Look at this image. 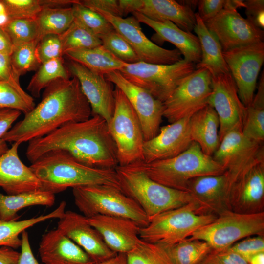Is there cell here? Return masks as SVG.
I'll return each mask as SVG.
<instances>
[{
	"instance_id": "cell-22",
	"label": "cell",
	"mask_w": 264,
	"mask_h": 264,
	"mask_svg": "<svg viewBox=\"0 0 264 264\" xmlns=\"http://www.w3.org/2000/svg\"><path fill=\"white\" fill-rule=\"evenodd\" d=\"M88 220L98 231L107 245L117 253H128L140 239L139 232L141 227L130 219L96 215Z\"/></svg>"
},
{
	"instance_id": "cell-4",
	"label": "cell",
	"mask_w": 264,
	"mask_h": 264,
	"mask_svg": "<svg viewBox=\"0 0 264 264\" xmlns=\"http://www.w3.org/2000/svg\"><path fill=\"white\" fill-rule=\"evenodd\" d=\"M121 190L143 210L149 220L158 215L193 202L191 194L151 179L136 164L115 168Z\"/></svg>"
},
{
	"instance_id": "cell-48",
	"label": "cell",
	"mask_w": 264,
	"mask_h": 264,
	"mask_svg": "<svg viewBox=\"0 0 264 264\" xmlns=\"http://www.w3.org/2000/svg\"><path fill=\"white\" fill-rule=\"evenodd\" d=\"M247 18L254 25L263 29L264 27V0H244Z\"/></svg>"
},
{
	"instance_id": "cell-28",
	"label": "cell",
	"mask_w": 264,
	"mask_h": 264,
	"mask_svg": "<svg viewBox=\"0 0 264 264\" xmlns=\"http://www.w3.org/2000/svg\"><path fill=\"white\" fill-rule=\"evenodd\" d=\"M195 17L194 30L199 41L201 52L200 61L196 64V69H206L212 78L229 73L218 39L207 28L197 12L195 13Z\"/></svg>"
},
{
	"instance_id": "cell-46",
	"label": "cell",
	"mask_w": 264,
	"mask_h": 264,
	"mask_svg": "<svg viewBox=\"0 0 264 264\" xmlns=\"http://www.w3.org/2000/svg\"><path fill=\"white\" fill-rule=\"evenodd\" d=\"M228 249L240 255L248 263L256 254L264 252V236H253L243 239Z\"/></svg>"
},
{
	"instance_id": "cell-8",
	"label": "cell",
	"mask_w": 264,
	"mask_h": 264,
	"mask_svg": "<svg viewBox=\"0 0 264 264\" xmlns=\"http://www.w3.org/2000/svg\"><path fill=\"white\" fill-rule=\"evenodd\" d=\"M253 236H264V212L242 214L227 209L188 238L204 241L213 250L221 251Z\"/></svg>"
},
{
	"instance_id": "cell-23",
	"label": "cell",
	"mask_w": 264,
	"mask_h": 264,
	"mask_svg": "<svg viewBox=\"0 0 264 264\" xmlns=\"http://www.w3.org/2000/svg\"><path fill=\"white\" fill-rule=\"evenodd\" d=\"M20 145L13 143L0 156V187L7 195L41 190L39 179L30 167L25 165L19 157Z\"/></svg>"
},
{
	"instance_id": "cell-59",
	"label": "cell",
	"mask_w": 264,
	"mask_h": 264,
	"mask_svg": "<svg viewBox=\"0 0 264 264\" xmlns=\"http://www.w3.org/2000/svg\"><path fill=\"white\" fill-rule=\"evenodd\" d=\"M242 7H245L244 0H225L223 9L237 10Z\"/></svg>"
},
{
	"instance_id": "cell-17",
	"label": "cell",
	"mask_w": 264,
	"mask_h": 264,
	"mask_svg": "<svg viewBox=\"0 0 264 264\" xmlns=\"http://www.w3.org/2000/svg\"><path fill=\"white\" fill-rule=\"evenodd\" d=\"M105 77L121 90L128 99L139 118L145 141L156 136L163 117V103L129 81L119 71L111 72Z\"/></svg>"
},
{
	"instance_id": "cell-7",
	"label": "cell",
	"mask_w": 264,
	"mask_h": 264,
	"mask_svg": "<svg viewBox=\"0 0 264 264\" xmlns=\"http://www.w3.org/2000/svg\"><path fill=\"white\" fill-rule=\"evenodd\" d=\"M194 202L163 212L140 227L139 236L146 242L163 246L175 244L189 238L196 230L211 222L217 216L199 214Z\"/></svg>"
},
{
	"instance_id": "cell-20",
	"label": "cell",
	"mask_w": 264,
	"mask_h": 264,
	"mask_svg": "<svg viewBox=\"0 0 264 264\" xmlns=\"http://www.w3.org/2000/svg\"><path fill=\"white\" fill-rule=\"evenodd\" d=\"M57 226V229L81 247L96 264L117 254L107 245L98 231L83 215L71 211H65L59 219Z\"/></svg>"
},
{
	"instance_id": "cell-49",
	"label": "cell",
	"mask_w": 264,
	"mask_h": 264,
	"mask_svg": "<svg viewBox=\"0 0 264 264\" xmlns=\"http://www.w3.org/2000/svg\"><path fill=\"white\" fill-rule=\"evenodd\" d=\"M224 0H200L197 7L199 16L204 22L215 17L224 8Z\"/></svg>"
},
{
	"instance_id": "cell-26",
	"label": "cell",
	"mask_w": 264,
	"mask_h": 264,
	"mask_svg": "<svg viewBox=\"0 0 264 264\" xmlns=\"http://www.w3.org/2000/svg\"><path fill=\"white\" fill-rule=\"evenodd\" d=\"M132 14L140 23L146 24L155 31L151 38L153 42L160 44L165 42H169L176 46L185 60L195 64L200 61V45L197 36L181 29L171 22H157L137 12Z\"/></svg>"
},
{
	"instance_id": "cell-37",
	"label": "cell",
	"mask_w": 264,
	"mask_h": 264,
	"mask_svg": "<svg viewBox=\"0 0 264 264\" xmlns=\"http://www.w3.org/2000/svg\"><path fill=\"white\" fill-rule=\"evenodd\" d=\"M10 20L15 19H35L44 8L68 7L75 0H2Z\"/></svg>"
},
{
	"instance_id": "cell-19",
	"label": "cell",
	"mask_w": 264,
	"mask_h": 264,
	"mask_svg": "<svg viewBox=\"0 0 264 264\" xmlns=\"http://www.w3.org/2000/svg\"><path fill=\"white\" fill-rule=\"evenodd\" d=\"M65 65L71 76L78 80L82 91L90 105L91 116H100L108 124L115 108L113 84L104 75L96 73L74 61L68 59Z\"/></svg>"
},
{
	"instance_id": "cell-18",
	"label": "cell",
	"mask_w": 264,
	"mask_h": 264,
	"mask_svg": "<svg viewBox=\"0 0 264 264\" xmlns=\"http://www.w3.org/2000/svg\"><path fill=\"white\" fill-rule=\"evenodd\" d=\"M228 209L242 214L264 212V155L259 158L231 186Z\"/></svg>"
},
{
	"instance_id": "cell-9",
	"label": "cell",
	"mask_w": 264,
	"mask_h": 264,
	"mask_svg": "<svg viewBox=\"0 0 264 264\" xmlns=\"http://www.w3.org/2000/svg\"><path fill=\"white\" fill-rule=\"evenodd\" d=\"M115 108L109 132L116 147L119 166L143 162L145 141L139 118L124 93L114 88Z\"/></svg>"
},
{
	"instance_id": "cell-11",
	"label": "cell",
	"mask_w": 264,
	"mask_h": 264,
	"mask_svg": "<svg viewBox=\"0 0 264 264\" xmlns=\"http://www.w3.org/2000/svg\"><path fill=\"white\" fill-rule=\"evenodd\" d=\"M212 90V76L209 71L196 69L163 103V116L170 123L191 117L208 105Z\"/></svg>"
},
{
	"instance_id": "cell-53",
	"label": "cell",
	"mask_w": 264,
	"mask_h": 264,
	"mask_svg": "<svg viewBox=\"0 0 264 264\" xmlns=\"http://www.w3.org/2000/svg\"><path fill=\"white\" fill-rule=\"evenodd\" d=\"M19 78L13 71L10 55L0 53V81L15 80L19 81Z\"/></svg>"
},
{
	"instance_id": "cell-32",
	"label": "cell",
	"mask_w": 264,
	"mask_h": 264,
	"mask_svg": "<svg viewBox=\"0 0 264 264\" xmlns=\"http://www.w3.org/2000/svg\"><path fill=\"white\" fill-rule=\"evenodd\" d=\"M66 203L63 201L50 213L22 220H0V247L17 249L21 246L19 235L34 225L51 219H60L65 212Z\"/></svg>"
},
{
	"instance_id": "cell-56",
	"label": "cell",
	"mask_w": 264,
	"mask_h": 264,
	"mask_svg": "<svg viewBox=\"0 0 264 264\" xmlns=\"http://www.w3.org/2000/svg\"><path fill=\"white\" fill-rule=\"evenodd\" d=\"M13 44L6 32L0 28V53L10 55L13 49Z\"/></svg>"
},
{
	"instance_id": "cell-40",
	"label": "cell",
	"mask_w": 264,
	"mask_h": 264,
	"mask_svg": "<svg viewBox=\"0 0 264 264\" xmlns=\"http://www.w3.org/2000/svg\"><path fill=\"white\" fill-rule=\"evenodd\" d=\"M126 254L128 264H174L163 246L141 239Z\"/></svg>"
},
{
	"instance_id": "cell-1",
	"label": "cell",
	"mask_w": 264,
	"mask_h": 264,
	"mask_svg": "<svg viewBox=\"0 0 264 264\" xmlns=\"http://www.w3.org/2000/svg\"><path fill=\"white\" fill-rule=\"evenodd\" d=\"M55 151L66 152L92 167L115 169L119 165L116 147L108 123L98 115L66 124L44 137L29 141L25 155L32 163Z\"/></svg>"
},
{
	"instance_id": "cell-2",
	"label": "cell",
	"mask_w": 264,
	"mask_h": 264,
	"mask_svg": "<svg viewBox=\"0 0 264 264\" xmlns=\"http://www.w3.org/2000/svg\"><path fill=\"white\" fill-rule=\"evenodd\" d=\"M90 105L75 77L58 79L44 88L41 102L6 132L3 139L20 144L44 137L62 126L88 119Z\"/></svg>"
},
{
	"instance_id": "cell-51",
	"label": "cell",
	"mask_w": 264,
	"mask_h": 264,
	"mask_svg": "<svg viewBox=\"0 0 264 264\" xmlns=\"http://www.w3.org/2000/svg\"><path fill=\"white\" fill-rule=\"evenodd\" d=\"M211 253L218 264H249L240 255L228 248L221 251L212 250Z\"/></svg>"
},
{
	"instance_id": "cell-57",
	"label": "cell",
	"mask_w": 264,
	"mask_h": 264,
	"mask_svg": "<svg viewBox=\"0 0 264 264\" xmlns=\"http://www.w3.org/2000/svg\"><path fill=\"white\" fill-rule=\"evenodd\" d=\"M10 21L7 8L2 1L0 0V28L3 29Z\"/></svg>"
},
{
	"instance_id": "cell-13",
	"label": "cell",
	"mask_w": 264,
	"mask_h": 264,
	"mask_svg": "<svg viewBox=\"0 0 264 264\" xmlns=\"http://www.w3.org/2000/svg\"><path fill=\"white\" fill-rule=\"evenodd\" d=\"M92 10L101 15L111 24L131 46L140 62L171 65L182 59L177 49H165L149 40L143 32L140 22L134 16L124 18L100 10Z\"/></svg>"
},
{
	"instance_id": "cell-50",
	"label": "cell",
	"mask_w": 264,
	"mask_h": 264,
	"mask_svg": "<svg viewBox=\"0 0 264 264\" xmlns=\"http://www.w3.org/2000/svg\"><path fill=\"white\" fill-rule=\"evenodd\" d=\"M80 3L91 9H98L112 15L122 17L118 0H82Z\"/></svg>"
},
{
	"instance_id": "cell-14",
	"label": "cell",
	"mask_w": 264,
	"mask_h": 264,
	"mask_svg": "<svg viewBox=\"0 0 264 264\" xmlns=\"http://www.w3.org/2000/svg\"><path fill=\"white\" fill-rule=\"evenodd\" d=\"M263 153V143L247 138L242 130L235 129L224 135L212 157L225 169L231 186Z\"/></svg>"
},
{
	"instance_id": "cell-10",
	"label": "cell",
	"mask_w": 264,
	"mask_h": 264,
	"mask_svg": "<svg viewBox=\"0 0 264 264\" xmlns=\"http://www.w3.org/2000/svg\"><path fill=\"white\" fill-rule=\"evenodd\" d=\"M195 69L196 64L182 59L171 65L126 64L119 71L129 81L163 103Z\"/></svg>"
},
{
	"instance_id": "cell-35",
	"label": "cell",
	"mask_w": 264,
	"mask_h": 264,
	"mask_svg": "<svg viewBox=\"0 0 264 264\" xmlns=\"http://www.w3.org/2000/svg\"><path fill=\"white\" fill-rule=\"evenodd\" d=\"M63 58L42 63L36 70L27 87V90L34 97L39 98L41 91L53 82L60 79L70 78Z\"/></svg>"
},
{
	"instance_id": "cell-36",
	"label": "cell",
	"mask_w": 264,
	"mask_h": 264,
	"mask_svg": "<svg viewBox=\"0 0 264 264\" xmlns=\"http://www.w3.org/2000/svg\"><path fill=\"white\" fill-rule=\"evenodd\" d=\"M163 247L174 264H198L212 250L205 242L189 238Z\"/></svg>"
},
{
	"instance_id": "cell-38",
	"label": "cell",
	"mask_w": 264,
	"mask_h": 264,
	"mask_svg": "<svg viewBox=\"0 0 264 264\" xmlns=\"http://www.w3.org/2000/svg\"><path fill=\"white\" fill-rule=\"evenodd\" d=\"M35 106L33 97L22 89L19 81H0V109L16 110L25 115Z\"/></svg>"
},
{
	"instance_id": "cell-45",
	"label": "cell",
	"mask_w": 264,
	"mask_h": 264,
	"mask_svg": "<svg viewBox=\"0 0 264 264\" xmlns=\"http://www.w3.org/2000/svg\"><path fill=\"white\" fill-rule=\"evenodd\" d=\"M36 54L40 63L63 58V47L60 35H46L38 42Z\"/></svg>"
},
{
	"instance_id": "cell-29",
	"label": "cell",
	"mask_w": 264,
	"mask_h": 264,
	"mask_svg": "<svg viewBox=\"0 0 264 264\" xmlns=\"http://www.w3.org/2000/svg\"><path fill=\"white\" fill-rule=\"evenodd\" d=\"M189 125L192 141L205 154L212 156L220 143L219 120L214 108L208 105L195 113L190 117Z\"/></svg>"
},
{
	"instance_id": "cell-24",
	"label": "cell",
	"mask_w": 264,
	"mask_h": 264,
	"mask_svg": "<svg viewBox=\"0 0 264 264\" xmlns=\"http://www.w3.org/2000/svg\"><path fill=\"white\" fill-rule=\"evenodd\" d=\"M226 188L227 177L224 173L193 178L188 183L187 192L198 206V214L218 216L228 209Z\"/></svg>"
},
{
	"instance_id": "cell-5",
	"label": "cell",
	"mask_w": 264,
	"mask_h": 264,
	"mask_svg": "<svg viewBox=\"0 0 264 264\" xmlns=\"http://www.w3.org/2000/svg\"><path fill=\"white\" fill-rule=\"evenodd\" d=\"M152 180L176 190L187 192L189 181L194 178L223 174L225 169L212 156L205 154L193 141L179 154L171 158L134 163Z\"/></svg>"
},
{
	"instance_id": "cell-61",
	"label": "cell",
	"mask_w": 264,
	"mask_h": 264,
	"mask_svg": "<svg viewBox=\"0 0 264 264\" xmlns=\"http://www.w3.org/2000/svg\"><path fill=\"white\" fill-rule=\"evenodd\" d=\"M211 252L198 264H218L213 258Z\"/></svg>"
},
{
	"instance_id": "cell-6",
	"label": "cell",
	"mask_w": 264,
	"mask_h": 264,
	"mask_svg": "<svg viewBox=\"0 0 264 264\" xmlns=\"http://www.w3.org/2000/svg\"><path fill=\"white\" fill-rule=\"evenodd\" d=\"M74 202L84 216H113L130 219L141 227L149 222L141 207L121 189L105 185H94L72 189Z\"/></svg>"
},
{
	"instance_id": "cell-21",
	"label": "cell",
	"mask_w": 264,
	"mask_h": 264,
	"mask_svg": "<svg viewBox=\"0 0 264 264\" xmlns=\"http://www.w3.org/2000/svg\"><path fill=\"white\" fill-rule=\"evenodd\" d=\"M190 119L184 118L162 127L156 136L145 141L143 162L149 163L171 158L185 151L193 142Z\"/></svg>"
},
{
	"instance_id": "cell-43",
	"label": "cell",
	"mask_w": 264,
	"mask_h": 264,
	"mask_svg": "<svg viewBox=\"0 0 264 264\" xmlns=\"http://www.w3.org/2000/svg\"><path fill=\"white\" fill-rule=\"evenodd\" d=\"M3 29L13 46L37 42L38 28L35 19H12Z\"/></svg>"
},
{
	"instance_id": "cell-25",
	"label": "cell",
	"mask_w": 264,
	"mask_h": 264,
	"mask_svg": "<svg viewBox=\"0 0 264 264\" xmlns=\"http://www.w3.org/2000/svg\"><path fill=\"white\" fill-rule=\"evenodd\" d=\"M39 252L45 264H96L87 252L57 228L43 235Z\"/></svg>"
},
{
	"instance_id": "cell-27",
	"label": "cell",
	"mask_w": 264,
	"mask_h": 264,
	"mask_svg": "<svg viewBox=\"0 0 264 264\" xmlns=\"http://www.w3.org/2000/svg\"><path fill=\"white\" fill-rule=\"evenodd\" d=\"M142 0V6L137 12L154 21L171 22L187 32L194 30L195 13L190 7L174 0Z\"/></svg>"
},
{
	"instance_id": "cell-15",
	"label": "cell",
	"mask_w": 264,
	"mask_h": 264,
	"mask_svg": "<svg viewBox=\"0 0 264 264\" xmlns=\"http://www.w3.org/2000/svg\"><path fill=\"white\" fill-rule=\"evenodd\" d=\"M212 88L208 105L214 108L218 115L220 141L230 131L242 130L246 107L240 99L230 72L212 77Z\"/></svg>"
},
{
	"instance_id": "cell-3",
	"label": "cell",
	"mask_w": 264,
	"mask_h": 264,
	"mask_svg": "<svg viewBox=\"0 0 264 264\" xmlns=\"http://www.w3.org/2000/svg\"><path fill=\"white\" fill-rule=\"evenodd\" d=\"M29 167L40 181L41 190L54 194L68 188L94 185L121 189L115 169L90 167L62 151L47 153Z\"/></svg>"
},
{
	"instance_id": "cell-47",
	"label": "cell",
	"mask_w": 264,
	"mask_h": 264,
	"mask_svg": "<svg viewBox=\"0 0 264 264\" xmlns=\"http://www.w3.org/2000/svg\"><path fill=\"white\" fill-rule=\"evenodd\" d=\"M21 113V112L16 110L0 109V156L9 149L7 142L3 139V136Z\"/></svg>"
},
{
	"instance_id": "cell-30",
	"label": "cell",
	"mask_w": 264,
	"mask_h": 264,
	"mask_svg": "<svg viewBox=\"0 0 264 264\" xmlns=\"http://www.w3.org/2000/svg\"><path fill=\"white\" fill-rule=\"evenodd\" d=\"M55 194L42 190L27 192L15 195H4L0 192V220H17V212L34 205L53 206Z\"/></svg>"
},
{
	"instance_id": "cell-44",
	"label": "cell",
	"mask_w": 264,
	"mask_h": 264,
	"mask_svg": "<svg viewBox=\"0 0 264 264\" xmlns=\"http://www.w3.org/2000/svg\"><path fill=\"white\" fill-rule=\"evenodd\" d=\"M100 39L102 45L122 61L127 64L140 62L131 46L114 29Z\"/></svg>"
},
{
	"instance_id": "cell-34",
	"label": "cell",
	"mask_w": 264,
	"mask_h": 264,
	"mask_svg": "<svg viewBox=\"0 0 264 264\" xmlns=\"http://www.w3.org/2000/svg\"><path fill=\"white\" fill-rule=\"evenodd\" d=\"M35 20L38 28V42L46 35H61L70 27L74 18L70 6L44 8L37 16Z\"/></svg>"
},
{
	"instance_id": "cell-55",
	"label": "cell",
	"mask_w": 264,
	"mask_h": 264,
	"mask_svg": "<svg viewBox=\"0 0 264 264\" xmlns=\"http://www.w3.org/2000/svg\"><path fill=\"white\" fill-rule=\"evenodd\" d=\"M122 17L130 13L138 12L142 5V0H118Z\"/></svg>"
},
{
	"instance_id": "cell-52",
	"label": "cell",
	"mask_w": 264,
	"mask_h": 264,
	"mask_svg": "<svg viewBox=\"0 0 264 264\" xmlns=\"http://www.w3.org/2000/svg\"><path fill=\"white\" fill-rule=\"evenodd\" d=\"M21 252L18 264H39L31 248L28 234L25 230L22 233Z\"/></svg>"
},
{
	"instance_id": "cell-41",
	"label": "cell",
	"mask_w": 264,
	"mask_h": 264,
	"mask_svg": "<svg viewBox=\"0 0 264 264\" xmlns=\"http://www.w3.org/2000/svg\"><path fill=\"white\" fill-rule=\"evenodd\" d=\"M37 43L34 41L14 46L11 62L13 71L19 78L28 72L36 71L41 65L36 54Z\"/></svg>"
},
{
	"instance_id": "cell-42",
	"label": "cell",
	"mask_w": 264,
	"mask_h": 264,
	"mask_svg": "<svg viewBox=\"0 0 264 264\" xmlns=\"http://www.w3.org/2000/svg\"><path fill=\"white\" fill-rule=\"evenodd\" d=\"M74 20L100 38L114 28L101 15L80 3V0L71 6Z\"/></svg>"
},
{
	"instance_id": "cell-60",
	"label": "cell",
	"mask_w": 264,
	"mask_h": 264,
	"mask_svg": "<svg viewBox=\"0 0 264 264\" xmlns=\"http://www.w3.org/2000/svg\"><path fill=\"white\" fill-rule=\"evenodd\" d=\"M249 264H264V252L253 256L249 262Z\"/></svg>"
},
{
	"instance_id": "cell-12",
	"label": "cell",
	"mask_w": 264,
	"mask_h": 264,
	"mask_svg": "<svg viewBox=\"0 0 264 264\" xmlns=\"http://www.w3.org/2000/svg\"><path fill=\"white\" fill-rule=\"evenodd\" d=\"M222 54L240 99L246 107L255 95L257 78L264 61V43L237 47L223 51Z\"/></svg>"
},
{
	"instance_id": "cell-58",
	"label": "cell",
	"mask_w": 264,
	"mask_h": 264,
	"mask_svg": "<svg viewBox=\"0 0 264 264\" xmlns=\"http://www.w3.org/2000/svg\"><path fill=\"white\" fill-rule=\"evenodd\" d=\"M97 264H128L126 254L117 253L114 257Z\"/></svg>"
},
{
	"instance_id": "cell-31",
	"label": "cell",
	"mask_w": 264,
	"mask_h": 264,
	"mask_svg": "<svg viewBox=\"0 0 264 264\" xmlns=\"http://www.w3.org/2000/svg\"><path fill=\"white\" fill-rule=\"evenodd\" d=\"M64 56L90 70L104 76L112 71H120L127 64L103 45L86 50L68 51Z\"/></svg>"
},
{
	"instance_id": "cell-16",
	"label": "cell",
	"mask_w": 264,
	"mask_h": 264,
	"mask_svg": "<svg viewBox=\"0 0 264 264\" xmlns=\"http://www.w3.org/2000/svg\"><path fill=\"white\" fill-rule=\"evenodd\" d=\"M204 23L218 39L223 51L264 40V30L242 17L237 10L223 9Z\"/></svg>"
},
{
	"instance_id": "cell-33",
	"label": "cell",
	"mask_w": 264,
	"mask_h": 264,
	"mask_svg": "<svg viewBox=\"0 0 264 264\" xmlns=\"http://www.w3.org/2000/svg\"><path fill=\"white\" fill-rule=\"evenodd\" d=\"M243 135L259 143L264 140V73H262L258 90L251 103L246 107L242 128Z\"/></svg>"
},
{
	"instance_id": "cell-39",
	"label": "cell",
	"mask_w": 264,
	"mask_h": 264,
	"mask_svg": "<svg viewBox=\"0 0 264 264\" xmlns=\"http://www.w3.org/2000/svg\"><path fill=\"white\" fill-rule=\"evenodd\" d=\"M60 36L64 56L68 51L86 50L102 45L100 38L75 20Z\"/></svg>"
},
{
	"instance_id": "cell-54",
	"label": "cell",
	"mask_w": 264,
	"mask_h": 264,
	"mask_svg": "<svg viewBox=\"0 0 264 264\" xmlns=\"http://www.w3.org/2000/svg\"><path fill=\"white\" fill-rule=\"evenodd\" d=\"M20 253L11 247H0V264H18Z\"/></svg>"
}]
</instances>
